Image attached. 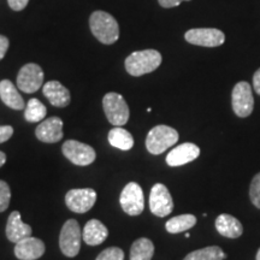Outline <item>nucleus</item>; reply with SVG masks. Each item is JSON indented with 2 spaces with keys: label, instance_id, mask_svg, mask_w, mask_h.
Instances as JSON below:
<instances>
[{
  "label": "nucleus",
  "instance_id": "1",
  "mask_svg": "<svg viewBox=\"0 0 260 260\" xmlns=\"http://www.w3.org/2000/svg\"><path fill=\"white\" fill-rule=\"evenodd\" d=\"M90 31L104 45H112L119 38V25L112 15L94 11L89 18Z\"/></svg>",
  "mask_w": 260,
  "mask_h": 260
},
{
  "label": "nucleus",
  "instance_id": "2",
  "mask_svg": "<svg viewBox=\"0 0 260 260\" xmlns=\"http://www.w3.org/2000/svg\"><path fill=\"white\" fill-rule=\"evenodd\" d=\"M161 60V54L155 50L136 51L125 59V70L132 76L139 77L157 70L160 67Z\"/></svg>",
  "mask_w": 260,
  "mask_h": 260
},
{
  "label": "nucleus",
  "instance_id": "3",
  "mask_svg": "<svg viewBox=\"0 0 260 260\" xmlns=\"http://www.w3.org/2000/svg\"><path fill=\"white\" fill-rule=\"evenodd\" d=\"M177 130L168 125H157L149 130L146 138V147L149 153L158 155L167 151L178 141Z\"/></svg>",
  "mask_w": 260,
  "mask_h": 260
},
{
  "label": "nucleus",
  "instance_id": "4",
  "mask_svg": "<svg viewBox=\"0 0 260 260\" xmlns=\"http://www.w3.org/2000/svg\"><path fill=\"white\" fill-rule=\"evenodd\" d=\"M103 106L107 119L112 125L123 126L126 124L130 116L129 106L121 94L107 93L103 99Z\"/></svg>",
  "mask_w": 260,
  "mask_h": 260
},
{
  "label": "nucleus",
  "instance_id": "5",
  "mask_svg": "<svg viewBox=\"0 0 260 260\" xmlns=\"http://www.w3.org/2000/svg\"><path fill=\"white\" fill-rule=\"evenodd\" d=\"M81 228L77 220L69 219L61 228L59 235V247L64 255L74 258L79 254L81 248Z\"/></svg>",
  "mask_w": 260,
  "mask_h": 260
},
{
  "label": "nucleus",
  "instance_id": "6",
  "mask_svg": "<svg viewBox=\"0 0 260 260\" xmlns=\"http://www.w3.org/2000/svg\"><path fill=\"white\" fill-rule=\"evenodd\" d=\"M232 105L235 115L240 118H246L254 109V98L252 87L248 82L241 81L236 83L232 93Z\"/></svg>",
  "mask_w": 260,
  "mask_h": 260
},
{
  "label": "nucleus",
  "instance_id": "7",
  "mask_svg": "<svg viewBox=\"0 0 260 260\" xmlns=\"http://www.w3.org/2000/svg\"><path fill=\"white\" fill-rule=\"evenodd\" d=\"M122 210L129 216H139L145 209L144 190L136 182H130L122 190L119 197Z\"/></svg>",
  "mask_w": 260,
  "mask_h": 260
},
{
  "label": "nucleus",
  "instance_id": "8",
  "mask_svg": "<svg viewBox=\"0 0 260 260\" xmlns=\"http://www.w3.org/2000/svg\"><path fill=\"white\" fill-rule=\"evenodd\" d=\"M61 152L69 160L79 167H87L95 160V151L89 145L76 140H68L61 146Z\"/></svg>",
  "mask_w": 260,
  "mask_h": 260
},
{
  "label": "nucleus",
  "instance_id": "9",
  "mask_svg": "<svg viewBox=\"0 0 260 260\" xmlns=\"http://www.w3.org/2000/svg\"><path fill=\"white\" fill-rule=\"evenodd\" d=\"M184 39L191 45L203 47H218L225 41V35L216 28H194L189 29Z\"/></svg>",
  "mask_w": 260,
  "mask_h": 260
},
{
  "label": "nucleus",
  "instance_id": "10",
  "mask_svg": "<svg viewBox=\"0 0 260 260\" xmlns=\"http://www.w3.org/2000/svg\"><path fill=\"white\" fill-rule=\"evenodd\" d=\"M44 71L40 65L35 63L25 64L17 75V87L24 93H35L44 83Z\"/></svg>",
  "mask_w": 260,
  "mask_h": 260
},
{
  "label": "nucleus",
  "instance_id": "11",
  "mask_svg": "<svg viewBox=\"0 0 260 260\" xmlns=\"http://www.w3.org/2000/svg\"><path fill=\"white\" fill-rule=\"evenodd\" d=\"M149 210L157 217H167L174 210V200L164 184L157 183L149 193Z\"/></svg>",
  "mask_w": 260,
  "mask_h": 260
},
{
  "label": "nucleus",
  "instance_id": "12",
  "mask_svg": "<svg viewBox=\"0 0 260 260\" xmlns=\"http://www.w3.org/2000/svg\"><path fill=\"white\" fill-rule=\"evenodd\" d=\"M96 201V193L92 188L71 189L65 195V203L70 211L76 213L88 212Z\"/></svg>",
  "mask_w": 260,
  "mask_h": 260
},
{
  "label": "nucleus",
  "instance_id": "13",
  "mask_svg": "<svg viewBox=\"0 0 260 260\" xmlns=\"http://www.w3.org/2000/svg\"><path fill=\"white\" fill-rule=\"evenodd\" d=\"M63 121L59 117H51L38 125L35 135L42 142L56 144L63 139Z\"/></svg>",
  "mask_w": 260,
  "mask_h": 260
},
{
  "label": "nucleus",
  "instance_id": "14",
  "mask_svg": "<svg viewBox=\"0 0 260 260\" xmlns=\"http://www.w3.org/2000/svg\"><path fill=\"white\" fill-rule=\"evenodd\" d=\"M46 247L40 239L37 237H25L16 243L15 255L19 260H37L44 255Z\"/></svg>",
  "mask_w": 260,
  "mask_h": 260
},
{
  "label": "nucleus",
  "instance_id": "15",
  "mask_svg": "<svg viewBox=\"0 0 260 260\" xmlns=\"http://www.w3.org/2000/svg\"><path fill=\"white\" fill-rule=\"evenodd\" d=\"M200 155V148L191 142L182 144L174 149H171L170 153L167 155V162L169 167H182L193 161Z\"/></svg>",
  "mask_w": 260,
  "mask_h": 260
},
{
  "label": "nucleus",
  "instance_id": "16",
  "mask_svg": "<svg viewBox=\"0 0 260 260\" xmlns=\"http://www.w3.org/2000/svg\"><path fill=\"white\" fill-rule=\"evenodd\" d=\"M42 93L47 98L51 105L56 107H65L70 104L71 96L69 89L58 81H50L45 83V86L42 87Z\"/></svg>",
  "mask_w": 260,
  "mask_h": 260
},
{
  "label": "nucleus",
  "instance_id": "17",
  "mask_svg": "<svg viewBox=\"0 0 260 260\" xmlns=\"http://www.w3.org/2000/svg\"><path fill=\"white\" fill-rule=\"evenodd\" d=\"M6 236L11 242L17 243L25 237L31 236V228L22 222L21 213L18 211H14L9 216L8 224H6Z\"/></svg>",
  "mask_w": 260,
  "mask_h": 260
},
{
  "label": "nucleus",
  "instance_id": "18",
  "mask_svg": "<svg viewBox=\"0 0 260 260\" xmlns=\"http://www.w3.org/2000/svg\"><path fill=\"white\" fill-rule=\"evenodd\" d=\"M216 229L220 235L229 239H237L242 235L243 228L239 219L232 214H219L216 219Z\"/></svg>",
  "mask_w": 260,
  "mask_h": 260
},
{
  "label": "nucleus",
  "instance_id": "19",
  "mask_svg": "<svg viewBox=\"0 0 260 260\" xmlns=\"http://www.w3.org/2000/svg\"><path fill=\"white\" fill-rule=\"evenodd\" d=\"M109 236V230L98 219H90L83 229V241L88 246H98Z\"/></svg>",
  "mask_w": 260,
  "mask_h": 260
},
{
  "label": "nucleus",
  "instance_id": "20",
  "mask_svg": "<svg viewBox=\"0 0 260 260\" xmlns=\"http://www.w3.org/2000/svg\"><path fill=\"white\" fill-rule=\"evenodd\" d=\"M0 99L10 109L23 110L25 106L21 94L10 80L0 81Z\"/></svg>",
  "mask_w": 260,
  "mask_h": 260
},
{
  "label": "nucleus",
  "instance_id": "21",
  "mask_svg": "<svg viewBox=\"0 0 260 260\" xmlns=\"http://www.w3.org/2000/svg\"><path fill=\"white\" fill-rule=\"evenodd\" d=\"M109 142L112 147H116L122 151H129L134 146V138L128 130L124 128H112L109 133Z\"/></svg>",
  "mask_w": 260,
  "mask_h": 260
},
{
  "label": "nucleus",
  "instance_id": "22",
  "mask_svg": "<svg viewBox=\"0 0 260 260\" xmlns=\"http://www.w3.org/2000/svg\"><path fill=\"white\" fill-rule=\"evenodd\" d=\"M154 254V245L151 240L141 237L133 243L130 248V260H152Z\"/></svg>",
  "mask_w": 260,
  "mask_h": 260
},
{
  "label": "nucleus",
  "instance_id": "23",
  "mask_svg": "<svg viewBox=\"0 0 260 260\" xmlns=\"http://www.w3.org/2000/svg\"><path fill=\"white\" fill-rule=\"evenodd\" d=\"M195 224H197V217L193 214H181L169 219L165 224V229L170 234H180L191 229Z\"/></svg>",
  "mask_w": 260,
  "mask_h": 260
},
{
  "label": "nucleus",
  "instance_id": "24",
  "mask_svg": "<svg viewBox=\"0 0 260 260\" xmlns=\"http://www.w3.org/2000/svg\"><path fill=\"white\" fill-rule=\"evenodd\" d=\"M226 258L225 253L218 246H210L198 251L190 252L184 256L183 260H224Z\"/></svg>",
  "mask_w": 260,
  "mask_h": 260
},
{
  "label": "nucleus",
  "instance_id": "25",
  "mask_svg": "<svg viewBox=\"0 0 260 260\" xmlns=\"http://www.w3.org/2000/svg\"><path fill=\"white\" fill-rule=\"evenodd\" d=\"M47 115L46 106L42 104L39 99L32 98L27 104L24 111V118L29 123H37L44 121L45 117Z\"/></svg>",
  "mask_w": 260,
  "mask_h": 260
},
{
  "label": "nucleus",
  "instance_id": "26",
  "mask_svg": "<svg viewBox=\"0 0 260 260\" xmlns=\"http://www.w3.org/2000/svg\"><path fill=\"white\" fill-rule=\"evenodd\" d=\"M95 260H124V252L118 247H110L100 253Z\"/></svg>",
  "mask_w": 260,
  "mask_h": 260
},
{
  "label": "nucleus",
  "instance_id": "27",
  "mask_svg": "<svg viewBox=\"0 0 260 260\" xmlns=\"http://www.w3.org/2000/svg\"><path fill=\"white\" fill-rule=\"evenodd\" d=\"M249 198L255 207L260 209V172L256 174L251 182L249 187Z\"/></svg>",
  "mask_w": 260,
  "mask_h": 260
},
{
  "label": "nucleus",
  "instance_id": "28",
  "mask_svg": "<svg viewBox=\"0 0 260 260\" xmlns=\"http://www.w3.org/2000/svg\"><path fill=\"white\" fill-rule=\"evenodd\" d=\"M11 199V190L6 182L0 180V212L8 210Z\"/></svg>",
  "mask_w": 260,
  "mask_h": 260
},
{
  "label": "nucleus",
  "instance_id": "29",
  "mask_svg": "<svg viewBox=\"0 0 260 260\" xmlns=\"http://www.w3.org/2000/svg\"><path fill=\"white\" fill-rule=\"evenodd\" d=\"M14 134V128L11 125H0V144L8 141Z\"/></svg>",
  "mask_w": 260,
  "mask_h": 260
},
{
  "label": "nucleus",
  "instance_id": "30",
  "mask_svg": "<svg viewBox=\"0 0 260 260\" xmlns=\"http://www.w3.org/2000/svg\"><path fill=\"white\" fill-rule=\"evenodd\" d=\"M8 3L14 11H22L28 5L29 0H8Z\"/></svg>",
  "mask_w": 260,
  "mask_h": 260
},
{
  "label": "nucleus",
  "instance_id": "31",
  "mask_svg": "<svg viewBox=\"0 0 260 260\" xmlns=\"http://www.w3.org/2000/svg\"><path fill=\"white\" fill-rule=\"evenodd\" d=\"M182 2H190V0H158L159 5L165 9H171L175 6H178Z\"/></svg>",
  "mask_w": 260,
  "mask_h": 260
},
{
  "label": "nucleus",
  "instance_id": "32",
  "mask_svg": "<svg viewBox=\"0 0 260 260\" xmlns=\"http://www.w3.org/2000/svg\"><path fill=\"white\" fill-rule=\"evenodd\" d=\"M9 48V39L4 37V35H0V60L5 57L6 52Z\"/></svg>",
  "mask_w": 260,
  "mask_h": 260
},
{
  "label": "nucleus",
  "instance_id": "33",
  "mask_svg": "<svg viewBox=\"0 0 260 260\" xmlns=\"http://www.w3.org/2000/svg\"><path fill=\"white\" fill-rule=\"evenodd\" d=\"M253 88H254L255 93L260 95V68L253 75Z\"/></svg>",
  "mask_w": 260,
  "mask_h": 260
},
{
  "label": "nucleus",
  "instance_id": "34",
  "mask_svg": "<svg viewBox=\"0 0 260 260\" xmlns=\"http://www.w3.org/2000/svg\"><path fill=\"white\" fill-rule=\"evenodd\" d=\"M5 162H6V154L4 152L0 151V168H2Z\"/></svg>",
  "mask_w": 260,
  "mask_h": 260
},
{
  "label": "nucleus",
  "instance_id": "35",
  "mask_svg": "<svg viewBox=\"0 0 260 260\" xmlns=\"http://www.w3.org/2000/svg\"><path fill=\"white\" fill-rule=\"evenodd\" d=\"M256 260H260V248L258 249V252H256Z\"/></svg>",
  "mask_w": 260,
  "mask_h": 260
}]
</instances>
